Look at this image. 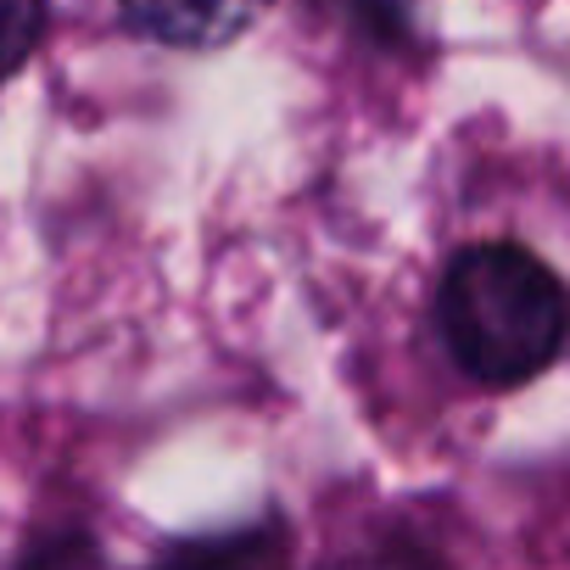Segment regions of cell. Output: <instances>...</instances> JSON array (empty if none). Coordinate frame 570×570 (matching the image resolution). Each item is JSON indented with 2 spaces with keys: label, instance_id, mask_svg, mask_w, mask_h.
<instances>
[{
  "label": "cell",
  "instance_id": "1",
  "mask_svg": "<svg viewBox=\"0 0 570 570\" xmlns=\"http://www.w3.org/2000/svg\"><path fill=\"white\" fill-rule=\"evenodd\" d=\"M436 331L464 381L514 392L548 375L564 353V279L520 240H470L442 263Z\"/></svg>",
  "mask_w": 570,
  "mask_h": 570
},
{
  "label": "cell",
  "instance_id": "2",
  "mask_svg": "<svg viewBox=\"0 0 570 570\" xmlns=\"http://www.w3.org/2000/svg\"><path fill=\"white\" fill-rule=\"evenodd\" d=\"M274 0H118V18L135 40L163 51H224L263 23Z\"/></svg>",
  "mask_w": 570,
  "mask_h": 570
},
{
  "label": "cell",
  "instance_id": "3",
  "mask_svg": "<svg viewBox=\"0 0 570 570\" xmlns=\"http://www.w3.org/2000/svg\"><path fill=\"white\" fill-rule=\"evenodd\" d=\"M146 570H292V531L279 514H263L224 531L174 537Z\"/></svg>",
  "mask_w": 570,
  "mask_h": 570
},
{
  "label": "cell",
  "instance_id": "4",
  "mask_svg": "<svg viewBox=\"0 0 570 570\" xmlns=\"http://www.w3.org/2000/svg\"><path fill=\"white\" fill-rule=\"evenodd\" d=\"M101 564V548H96V531L85 520H68V525H40L29 531L23 553L12 570H96Z\"/></svg>",
  "mask_w": 570,
  "mask_h": 570
},
{
  "label": "cell",
  "instance_id": "5",
  "mask_svg": "<svg viewBox=\"0 0 570 570\" xmlns=\"http://www.w3.org/2000/svg\"><path fill=\"white\" fill-rule=\"evenodd\" d=\"M51 23V0H0V85L29 68Z\"/></svg>",
  "mask_w": 570,
  "mask_h": 570
},
{
  "label": "cell",
  "instance_id": "6",
  "mask_svg": "<svg viewBox=\"0 0 570 570\" xmlns=\"http://www.w3.org/2000/svg\"><path fill=\"white\" fill-rule=\"evenodd\" d=\"M336 7H342V18H347L364 40H375L381 51H403V46H414L409 0H336Z\"/></svg>",
  "mask_w": 570,
  "mask_h": 570
}]
</instances>
